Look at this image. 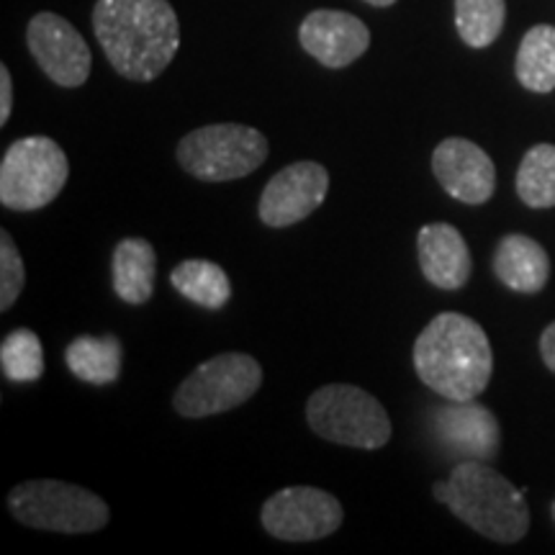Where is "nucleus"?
I'll use <instances>...</instances> for the list:
<instances>
[{
	"instance_id": "24",
	"label": "nucleus",
	"mask_w": 555,
	"mask_h": 555,
	"mask_svg": "<svg viewBox=\"0 0 555 555\" xmlns=\"http://www.w3.org/2000/svg\"><path fill=\"white\" fill-rule=\"evenodd\" d=\"M26 286V270L24 260H21V253L16 242L11 240V234L0 232V309L9 311L21 291Z\"/></svg>"
},
{
	"instance_id": "19",
	"label": "nucleus",
	"mask_w": 555,
	"mask_h": 555,
	"mask_svg": "<svg viewBox=\"0 0 555 555\" xmlns=\"http://www.w3.org/2000/svg\"><path fill=\"white\" fill-rule=\"evenodd\" d=\"M170 283L180 296L189 298L196 307L211 311L227 307L229 298H232L229 275L224 273V268L211 260H183L170 273Z\"/></svg>"
},
{
	"instance_id": "11",
	"label": "nucleus",
	"mask_w": 555,
	"mask_h": 555,
	"mask_svg": "<svg viewBox=\"0 0 555 555\" xmlns=\"http://www.w3.org/2000/svg\"><path fill=\"white\" fill-rule=\"evenodd\" d=\"M327 191L330 172L324 165L311 163V159L288 165V168L275 172L262 189L258 206L262 224L283 229L309 219L324 204Z\"/></svg>"
},
{
	"instance_id": "13",
	"label": "nucleus",
	"mask_w": 555,
	"mask_h": 555,
	"mask_svg": "<svg viewBox=\"0 0 555 555\" xmlns=\"http://www.w3.org/2000/svg\"><path fill=\"white\" fill-rule=\"evenodd\" d=\"M298 41H301L304 52L311 54L319 65L343 69L367 52L371 31L352 13L319 9L301 21Z\"/></svg>"
},
{
	"instance_id": "22",
	"label": "nucleus",
	"mask_w": 555,
	"mask_h": 555,
	"mask_svg": "<svg viewBox=\"0 0 555 555\" xmlns=\"http://www.w3.org/2000/svg\"><path fill=\"white\" fill-rule=\"evenodd\" d=\"M517 196L530 208L555 206V144H535L517 170Z\"/></svg>"
},
{
	"instance_id": "25",
	"label": "nucleus",
	"mask_w": 555,
	"mask_h": 555,
	"mask_svg": "<svg viewBox=\"0 0 555 555\" xmlns=\"http://www.w3.org/2000/svg\"><path fill=\"white\" fill-rule=\"evenodd\" d=\"M11 108H13L11 73H9V67L0 65V124H3V127L11 119Z\"/></svg>"
},
{
	"instance_id": "12",
	"label": "nucleus",
	"mask_w": 555,
	"mask_h": 555,
	"mask_svg": "<svg viewBox=\"0 0 555 555\" xmlns=\"http://www.w3.org/2000/svg\"><path fill=\"white\" fill-rule=\"evenodd\" d=\"M433 172L448 196L468 206L486 204L496 191L494 163L470 139H442L433 152Z\"/></svg>"
},
{
	"instance_id": "20",
	"label": "nucleus",
	"mask_w": 555,
	"mask_h": 555,
	"mask_svg": "<svg viewBox=\"0 0 555 555\" xmlns=\"http://www.w3.org/2000/svg\"><path fill=\"white\" fill-rule=\"evenodd\" d=\"M515 73L519 86L532 93L555 90V26L538 24L522 37Z\"/></svg>"
},
{
	"instance_id": "17",
	"label": "nucleus",
	"mask_w": 555,
	"mask_h": 555,
	"mask_svg": "<svg viewBox=\"0 0 555 555\" xmlns=\"http://www.w3.org/2000/svg\"><path fill=\"white\" fill-rule=\"evenodd\" d=\"M111 275H114V291L124 304L142 307L155 294L157 255L155 247L142 237L121 240L111 258Z\"/></svg>"
},
{
	"instance_id": "21",
	"label": "nucleus",
	"mask_w": 555,
	"mask_h": 555,
	"mask_svg": "<svg viewBox=\"0 0 555 555\" xmlns=\"http://www.w3.org/2000/svg\"><path fill=\"white\" fill-rule=\"evenodd\" d=\"M504 0H455V29L470 50L494 44L504 29Z\"/></svg>"
},
{
	"instance_id": "3",
	"label": "nucleus",
	"mask_w": 555,
	"mask_h": 555,
	"mask_svg": "<svg viewBox=\"0 0 555 555\" xmlns=\"http://www.w3.org/2000/svg\"><path fill=\"white\" fill-rule=\"evenodd\" d=\"M433 494L470 530L496 543H517L530 530L522 491L483 461L457 463L448 481L435 483Z\"/></svg>"
},
{
	"instance_id": "27",
	"label": "nucleus",
	"mask_w": 555,
	"mask_h": 555,
	"mask_svg": "<svg viewBox=\"0 0 555 555\" xmlns=\"http://www.w3.org/2000/svg\"><path fill=\"white\" fill-rule=\"evenodd\" d=\"M367 5H373V9H388V5H393L397 0H365Z\"/></svg>"
},
{
	"instance_id": "16",
	"label": "nucleus",
	"mask_w": 555,
	"mask_h": 555,
	"mask_svg": "<svg viewBox=\"0 0 555 555\" xmlns=\"http://www.w3.org/2000/svg\"><path fill=\"white\" fill-rule=\"evenodd\" d=\"M494 273L517 294H540L551 278V258L545 247L525 234H506L494 249Z\"/></svg>"
},
{
	"instance_id": "7",
	"label": "nucleus",
	"mask_w": 555,
	"mask_h": 555,
	"mask_svg": "<svg viewBox=\"0 0 555 555\" xmlns=\"http://www.w3.org/2000/svg\"><path fill=\"white\" fill-rule=\"evenodd\" d=\"M67 176V155L54 139H16L0 163V204L11 211H37L50 206L65 189Z\"/></svg>"
},
{
	"instance_id": "23",
	"label": "nucleus",
	"mask_w": 555,
	"mask_h": 555,
	"mask_svg": "<svg viewBox=\"0 0 555 555\" xmlns=\"http://www.w3.org/2000/svg\"><path fill=\"white\" fill-rule=\"evenodd\" d=\"M0 367L13 384H34L44 376V350L31 330H13L0 345Z\"/></svg>"
},
{
	"instance_id": "8",
	"label": "nucleus",
	"mask_w": 555,
	"mask_h": 555,
	"mask_svg": "<svg viewBox=\"0 0 555 555\" xmlns=\"http://www.w3.org/2000/svg\"><path fill=\"white\" fill-rule=\"evenodd\" d=\"M262 367L247 352H224L201 363L176 391V412L189 420L237 409L258 393Z\"/></svg>"
},
{
	"instance_id": "14",
	"label": "nucleus",
	"mask_w": 555,
	"mask_h": 555,
	"mask_svg": "<svg viewBox=\"0 0 555 555\" xmlns=\"http://www.w3.org/2000/svg\"><path fill=\"white\" fill-rule=\"evenodd\" d=\"M433 433L463 461H491L502 446L496 416L474 401H450L433 412Z\"/></svg>"
},
{
	"instance_id": "2",
	"label": "nucleus",
	"mask_w": 555,
	"mask_h": 555,
	"mask_svg": "<svg viewBox=\"0 0 555 555\" xmlns=\"http://www.w3.org/2000/svg\"><path fill=\"white\" fill-rule=\"evenodd\" d=\"M414 371L442 399L474 401L489 386L494 352L476 319L442 311L416 337Z\"/></svg>"
},
{
	"instance_id": "5",
	"label": "nucleus",
	"mask_w": 555,
	"mask_h": 555,
	"mask_svg": "<svg viewBox=\"0 0 555 555\" xmlns=\"http://www.w3.org/2000/svg\"><path fill=\"white\" fill-rule=\"evenodd\" d=\"M307 422L322 440L347 448L378 450L391 440V420L384 404L350 384H330L311 393Z\"/></svg>"
},
{
	"instance_id": "18",
	"label": "nucleus",
	"mask_w": 555,
	"mask_h": 555,
	"mask_svg": "<svg viewBox=\"0 0 555 555\" xmlns=\"http://www.w3.org/2000/svg\"><path fill=\"white\" fill-rule=\"evenodd\" d=\"M124 350L114 335L90 337L82 335L67 345L65 363L75 378L93 386L114 384L121 373Z\"/></svg>"
},
{
	"instance_id": "28",
	"label": "nucleus",
	"mask_w": 555,
	"mask_h": 555,
	"mask_svg": "<svg viewBox=\"0 0 555 555\" xmlns=\"http://www.w3.org/2000/svg\"><path fill=\"white\" fill-rule=\"evenodd\" d=\"M551 515H553V522H555V499H553V504H551Z\"/></svg>"
},
{
	"instance_id": "10",
	"label": "nucleus",
	"mask_w": 555,
	"mask_h": 555,
	"mask_svg": "<svg viewBox=\"0 0 555 555\" xmlns=\"http://www.w3.org/2000/svg\"><path fill=\"white\" fill-rule=\"evenodd\" d=\"M26 44L41 73L60 88H80L90 75V47L67 18L41 11L26 26Z\"/></svg>"
},
{
	"instance_id": "6",
	"label": "nucleus",
	"mask_w": 555,
	"mask_h": 555,
	"mask_svg": "<svg viewBox=\"0 0 555 555\" xmlns=\"http://www.w3.org/2000/svg\"><path fill=\"white\" fill-rule=\"evenodd\" d=\"M268 159V139L245 124H211L193 129L178 144V163L206 183L247 178Z\"/></svg>"
},
{
	"instance_id": "9",
	"label": "nucleus",
	"mask_w": 555,
	"mask_h": 555,
	"mask_svg": "<svg viewBox=\"0 0 555 555\" xmlns=\"http://www.w3.org/2000/svg\"><path fill=\"white\" fill-rule=\"evenodd\" d=\"M343 517L339 499L317 486H288L275 491L260 512L262 527L286 543H311L327 538L339 530Z\"/></svg>"
},
{
	"instance_id": "4",
	"label": "nucleus",
	"mask_w": 555,
	"mask_h": 555,
	"mask_svg": "<svg viewBox=\"0 0 555 555\" xmlns=\"http://www.w3.org/2000/svg\"><path fill=\"white\" fill-rule=\"evenodd\" d=\"M9 509L21 525L34 530L82 535L108 525V504L82 486L65 481H24L9 494Z\"/></svg>"
},
{
	"instance_id": "15",
	"label": "nucleus",
	"mask_w": 555,
	"mask_h": 555,
	"mask_svg": "<svg viewBox=\"0 0 555 555\" xmlns=\"http://www.w3.org/2000/svg\"><path fill=\"white\" fill-rule=\"evenodd\" d=\"M422 275L442 291H457L470 278V249L453 224L435 221L416 234Z\"/></svg>"
},
{
	"instance_id": "26",
	"label": "nucleus",
	"mask_w": 555,
	"mask_h": 555,
	"mask_svg": "<svg viewBox=\"0 0 555 555\" xmlns=\"http://www.w3.org/2000/svg\"><path fill=\"white\" fill-rule=\"evenodd\" d=\"M540 356H543L545 365L555 373V322L547 324L543 337H540Z\"/></svg>"
},
{
	"instance_id": "1",
	"label": "nucleus",
	"mask_w": 555,
	"mask_h": 555,
	"mask_svg": "<svg viewBox=\"0 0 555 555\" xmlns=\"http://www.w3.org/2000/svg\"><path fill=\"white\" fill-rule=\"evenodd\" d=\"M93 31L111 67L134 82L159 78L180 47L170 0H95Z\"/></svg>"
}]
</instances>
